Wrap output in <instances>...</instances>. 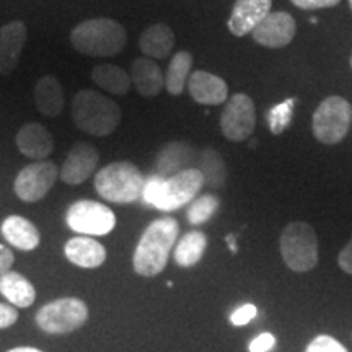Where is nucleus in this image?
Returning a JSON list of instances; mask_svg holds the SVG:
<instances>
[{"mask_svg": "<svg viewBox=\"0 0 352 352\" xmlns=\"http://www.w3.org/2000/svg\"><path fill=\"white\" fill-rule=\"evenodd\" d=\"M297 33L296 19L287 12H271L253 30L252 36L258 44L270 50H280L292 43Z\"/></svg>", "mask_w": 352, "mask_h": 352, "instance_id": "12", "label": "nucleus"}, {"mask_svg": "<svg viewBox=\"0 0 352 352\" xmlns=\"http://www.w3.org/2000/svg\"><path fill=\"white\" fill-rule=\"evenodd\" d=\"M219 206H220L219 197H215L214 195H204L201 197H196L188 208L189 223H191V226H201V223H206L209 219H212V215L215 212H217Z\"/></svg>", "mask_w": 352, "mask_h": 352, "instance_id": "29", "label": "nucleus"}, {"mask_svg": "<svg viewBox=\"0 0 352 352\" xmlns=\"http://www.w3.org/2000/svg\"><path fill=\"white\" fill-rule=\"evenodd\" d=\"M179 223L173 217H162L145 228L135 246L134 271L139 276L155 277L165 270L171 248L178 240Z\"/></svg>", "mask_w": 352, "mask_h": 352, "instance_id": "1", "label": "nucleus"}, {"mask_svg": "<svg viewBox=\"0 0 352 352\" xmlns=\"http://www.w3.org/2000/svg\"><path fill=\"white\" fill-rule=\"evenodd\" d=\"M98 162L100 153L94 145L87 142L74 144L60 170V179L72 186L82 184L94 175Z\"/></svg>", "mask_w": 352, "mask_h": 352, "instance_id": "13", "label": "nucleus"}, {"mask_svg": "<svg viewBox=\"0 0 352 352\" xmlns=\"http://www.w3.org/2000/svg\"><path fill=\"white\" fill-rule=\"evenodd\" d=\"M338 264H340V267L346 272V274L352 276V239L349 240V243L342 248L340 256H338Z\"/></svg>", "mask_w": 352, "mask_h": 352, "instance_id": "36", "label": "nucleus"}, {"mask_svg": "<svg viewBox=\"0 0 352 352\" xmlns=\"http://www.w3.org/2000/svg\"><path fill=\"white\" fill-rule=\"evenodd\" d=\"M192 69V56L188 51H179L171 57L168 70L165 74V88L171 95H182L188 85Z\"/></svg>", "mask_w": 352, "mask_h": 352, "instance_id": "26", "label": "nucleus"}, {"mask_svg": "<svg viewBox=\"0 0 352 352\" xmlns=\"http://www.w3.org/2000/svg\"><path fill=\"white\" fill-rule=\"evenodd\" d=\"M3 239L21 252H33L39 246L41 235L32 220L21 215H8L0 226Z\"/></svg>", "mask_w": 352, "mask_h": 352, "instance_id": "19", "label": "nucleus"}, {"mask_svg": "<svg viewBox=\"0 0 352 352\" xmlns=\"http://www.w3.org/2000/svg\"><path fill=\"white\" fill-rule=\"evenodd\" d=\"M189 148L184 144H170L164 148L158 157V170L162 175L173 176L179 171L186 170L184 164L189 160Z\"/></svg>", "mask_w": 352, "mask_h": 352, "instance_id": "28", "label": "nucleus"}, {"mask_svg": "<svg viewBox=\"0 0 352 352\" xmlns=\"http://www.w3.org/2000/svg\"><path fill=\"white\" fill-rule=\"evenodd\" d=\"M280 254L294 272H308L318 264V236L307 222H290L280 233Z\"/></svg>", "mask_w": 352, "mask_h": 352, "instance_id": "6", "label": "nucleus"}, {"mask_svg": "<svg viewBox=\"0 0 352 352\" xmlns=\"http://www.w3.org/2000/svg\"><path fill=\"white\" fill-rule=\"evenodd\" d=\"M351 67H352V57H351Z\"/></svg>", "mask_w": 352, "mask_h": 352, "instance_id": "41", "label": "nucleus"}, {"mask_svg": "<svg viewBox=\"0 0 352 352\" xmlns=\"http://www.w3.org/2000/svg\"><path fill=\"white\" fill-rule=\"evenodd\" d=\"M227 241H228V246H230L232 252L236 253V243H235V240H233V235H228L227 236Z\"/></svg>", "mask_w": 352, "mask_h": 352, "instance_id": "39", "label": "nucleus"}, {"mask_svg": "<svg viewBox=\"0 0 352 352\" xmlns=\"http://www.w3.org/2000/svg\"><path fill=\"white\" fill-rule=\"evenodd\" d=\"M276 346V338L271 333L258 334L254 340L250 342V352H270Z\"/></svg>", "mask_w": 352, "mask_h": 352, "instance_id": "33", "label": "nucleus"}, {"mask_svg": "<svg viewBox=\"0 0 352 352\" xmlns=\"http://www.w3.org/2000/svg\"><path fill=\"white\" fill-rule=\"evenodd\" d=\"M352 124V107L342 96H328L314 113L311 129L321 144L334 145L346 139Z\"/></svg>", "mask_w": 352, "mask_h": 352, "instance_id": "7", "label": "nucleus"}, {"mask_svg": "<svg viewBox=\"0 0 352 352\" xmlns=\"http://www.w3.org/2000/svg\"><path fill=\"white\" fill-rule=\"evenodd\" d=\"M206 248H208V236L204 232H188L176 245L175 261L182 267H192L204 256Z\"/></svg>", "mask_w": 352, "mask_h": 352, "instance_id": "24", "label": "nucleus"}, {"mask_svg": "<svg viewBox=\"0 0 352 352\" xmlns=\"http://www.w3.org/2000/svg\"><path fill=\"white\" fill-rule=\"evenodd\" d=\"M34 103L38 111L47 118H57L64 109V88L52 76L39 78L34 87Z\"/></svg>", "mask_w": 352, "mask_h": 352, "instance_id": "21", "label": "nucleus"}, {"mask_svg": "<svg viewBox=\"0 0 352 352\" xmlns=\"http://www.w3.org/2000/svg\"><path fill=\"white\" fill-rule=\"evenodd\" d=\"M64 254L70 263L83 270H95L107 261V248L91 236H74L64 246Z\"/></svg>", "mask_w": 352, "mask_h": 352, "instance_id": "18", "label": "nucleus"}, {"mask_svg": "<svg viewBox=\"0 0 352 352\" xmlns=\"http://www.w3.org/2000/svg\"><path fill=\"white\" fill-rule=\"evenodd\" d=\"M188 90L191 98L206 107H217L228 98V87L223 78L206 70H196L189 76Z\"/></svg>", "mask_w": 352, "mask_h": 352, "instance_id": "15", "label": "nucleus"}, {"mask_svg": "<svg viewBox=\"0 0 352 352\" xmlns=\"http://www.w3.org/2000/svg\"><path fill=\"white\" fill-rule=\"evenodd\" d=\"M16 147L25 157L41 162L54 151V139L43 124L28 122L16 134Z\"/></svg>", "mask_w": 352, "mask_h": 352, "instance_id": "17", "label": "nucleus"}, {"mask_svg": "<svg viewBox=\"0 0 352 352\" xmlns=\"http://www.w3.org/2000/svg\"><path fill=\"white\" fill-rule=\"evenodd\" d=\"M91 78L96 85L113 95H126L131 88V74L113 64H100L91 70Z\"/></svg>", "mask_w": 352, "mask_h": 352, "instance_id": "25", "label": "nucleus"}, {"mask_svg": "<svg viewBox=\"0 0 352 352\" xmlns=\"http://www.w3.org/2000/svg\"><path fill=\"white\" fill-rule=\"evenodd\" d=\"M139 47L148 59H165L175 47V33L168 25L148 26L139 38Z\"/></svg>", "mask_w": 352, "mask_h": 352, "instance_id": "22", "label": "nucleus"}, {"mask_svg": "<svg viewBox=\"0 0 352 352\" xmlns=\"http://www.w3.org/2000/svg\"><path fill=\"white\" fill-rule=\"evenodd\" d=\"M13 261H15V256H13L12 250L0 243V276L12 270Z\"/></svg>", "mask_w": 352, "mask_h": 352, "instance_id": "37", "label": "nucleus"}, {"mask_svg": "<svg viewBox=\"0 0 352 352\" xmlns=\"http://www.w3.org/2000/svg\"><path fill=\"white\" fill-rule=\"evenodd\" d=\"M26 43V25L15 20L0 28V74L8 76L20 63Z\"/></svg>", "mask_w": 352, "mask_h": 352, "instance_id": "16", "label": "nucleus"}, {"mask_svg": "<svg viewBox=\"0 0 352 352\" xmlns=\"http://www.w3.org/2000/svg\"><path fill=\"white\" fill-rule=\"evenodd\" d=\"M122 118L116 101L95 90H80L72 100V121L94 138H107L120 126Z\"/></svg>", "mask_w": 352, "mask_h": 352, "instance_id": "3", "label": "nucleus"}, {"mask_svg": "<svg viewBox=\"0 0 352 352\" xmlns=\"http://www.w3.org/2000/svg\"><path fill=\"white\" fill-rule=\"evenodd\" d=\"M74 50L90 57H113L126 47L127 33L120 21L91 19L82 21L70 33Z\"/></svg>", "mask_w": 352, "mask_h": 352, "instance_id": "4", "label": "nucleus"}, {"mask_svg": "<svg viewBox=\"0 0 352 352\" xmlns=\"http://www.w3.org/2000/svg\"><path fill=\"white\" fill-rule=\"evenodd\" d=\"M0 294L15 308H28L36 300L34 285L15 271H8L0 276Z\"/></svg>", "mask_w": 352, "mask_h": 352, "instance_id": "23", "label": "nucleus"}, {"mask_svg": "<svg viewBox=\"0 0 352 352\" xmlns=\"http://www.w3.org/2000/svg\"><path fill=\"white\" fill-rule=\"evenodd\" d=\"M349 6H351V10H352V0H349Z\"/></svg>", "mask_w": 352, "mask_h": 352, "instance_id": "40", "label": "nucleus"}, {"mask_svg": "<svg viewBox=\"0 0 352 352\" xmlns=\"http://www.w3.org/2000/svg\"><path fill=\"white\" fill-rule=\"evenodd\" d=\"M7 352H44V351H41V349H36V347L21 346V347H13V349L7 351Z\"/></svg>", "mask_w": 352, "mask_h": 352, "instance_id": "38", "label": "nucleus"}, {"mask_svg": "<svg viewBox=\"0 0 352 352\" xmlns=\"http://www.w3.org/2000/svg\"><path fill=\"white\" fill-rule=\"evenodd\" d=\"M294 104L296 101L287 100L284 103L277 104L271 109L270 113V129L272 134H283V132L287 129L290 121H292L294 116Z\"/></svg>", "mask_w": 352, "mask_h": 352, "instance_id": "30", "label": "nucleus"}, {"mask_svg": "<svg viewBox=\"0 0 352 352\" xmlns=\"http://www.w3.org/2000/svg\"><path fill=\"white\" fill-rule=\"evenodd\" d=\"M258 315V308L252 305V303H246V305H241L240 308H236L235 311L230 315V321L233 327H245L248 324L250 321L256 318Z\"/></svg>", "mask_w": 352, "mask_h": 352, "instance_id": "32", "label": "nucleus"}, {"mask_svg": "<svg viewBox=\"0 0 352 352\" xmlns=\"http://www.w3.org/2000/svg\"><path fill=\"white\" fill-rule=\"evenodd\" d=\"M256 127V107L245 94L233 95L220 116V129L230 142H245Z\"/></svg>", "mask_w": 352, "mask_h": 352, "instance_id": "10", "label": "nucleus"}, {"mask_svg": "<svg viewBox=\"0 0 352 352\" xmlns=\"http://www.w3.org/2000/svg\"><path fill=\"white\" fill-rule=\"evenodd\" d=\"M88 318L87 303L76 297L57 298L46 303L36 314V324L47 334L76 331Z\"/></svg>", "mask_w": 352, "mask_h": 352, "instance_id": "8", "label": "nucleus"}, {"mask_svg": "<svg viewBox=\"0 0 352 352\" xmlns=\"http://www.w3.org/2000/svg\"><path fill=\"white\" fill-rule=\"evenodd\" d=\"M290 2L302 10H316V8H331L341 0H290Z\"/></svg>", "mask_w": 352, "mask_h": 352, "instance_id": "35", "label": "nucleus"}, {"mask_svg": "<svg viewBox=\"0 0 352 352\" xmlns=\"http://www.w3.org/2000/svg\"><path fill=\"white\" fill-rule=\"evenodd\" d=\"M197 170H199L202 176H204V184H208L209 188H220L226 183V164H223V158L220 157V153L217 151H214V148H206V151L201 153Z\"/></svg>", "mask_w": 352, "mask_h": 352, "instance_id": "27", "label": "nucleus"}, {"mask_svg": "<svg viewBox=\"0 0 352 352\" xmlns=\"http://www.w3.org/2000/svg\"><path fill=\"white\" fill-rule=\"evenodd\" d=\"M305 352H349L340 341L334 340L329 334H320L310 344L307 346Z\"/></svg>", "mask_w": 352, "mask_h": 352, "instance_id": "31", "label": "nucleus"}, {"mask_svg": "<svg viewBox=\"0 0 352 352\" xmlns=\"http://www.w3.org/2000/svg\"><path fill=\"white\" fill-rule=\"evenodd\" d=\"M145 179L132 162H113L95 175V189L104 201L131 204L142 199Z\"/></svg>", "mask_w": 352, "mask_h": 352, "instance_id": "5", "label": "nucleus"}, {"mask_svg": "<svg viewBox=\"0 0 352 352\" xmlns=\"http://www.w3.org/2000/svg\"><path fill=\"white\" fill-rule=\"evenodd\" d=\"M19 320V311L10 303H0V329L10 328Z\"/></svg>", "mask_w": 352, "mask_h": 352, "instance_id": "34", "label": "nucleus"}, {"mask_svg": "<svg viewBox=\"0 0 352 352\" xmlns=\"http://www.w3.org/2000/svg\"><path fill=\"white\" fill-rule=\"evenodd\" d=\"M204 186V176L197 168H186L168 178L152 176L145 182L142 199L164 212H171L196 199Z\"/></svg>", "mask_w": 352, "mask_h": 352, "instance_id": "2", "label": "nucleus"}, {"mask_svg": "<svg viewBox=\"0 0 352 352\" xmlns=\"http://www.w3.org/2000/svg\"><path fill=\"white\" fill-rule=\"evenodd\" d=\"M131 80L139 95L145 98L157 96L165 88V76L155 60L148 57H139L131 67Z\"/></svg>", "mask_w": 352, "mask_h": 352, "instance_id": "20", "label": "nucleus"}, {"mask_svg": "<svg viewBox=\"0 0 352 352\" xmlns=\"http://www.w3.org/2000/svg\"><path fill=\"white\" fill-rule=\"evenodd\" d=\"M57 176H59V170L54 162H33L16 175L13 189L23 202H38L51 191Z\"/></svg>", "mask_w": 352, "mask_h": 352, "instance_id": "11", "label": "nucleus"}, {"mask_svg": "<svg viewBox=\"0 0 352 352\" xmlns=\"http://www.w3.org/2000/svg\"><path fill=\"white\" fill-rule=\"evenodd\" d=\"M272 0H236L228 19V30L236 38L252 34L253 30L271 13Z\"/></svg>", "mask_w": 352, "mask_h": 352, "instance_id": "14", "label": "nucleus"}, {"mask_svg": "<svg viewBox=\"0 0 352 352\" xmlns=\"http://www.w3.org/2000/svg\"><path fill=\"white\" fill-rule=\"evenodd\" d=\"M65 222L70 230L83 236L108 235L116 227V215L108 206L91 199L74 202L65 212Z\"/></svg>", "mask_w": 352, "mask_h": 352, "instance_id": "9", "label": "nucleus"}]
</instances>
